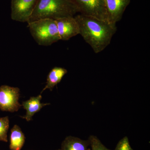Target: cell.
I'll use <instances>...</instances> for the list:
<instances>
[{
  "label": "cell",
  "instance_id": "cell-11",
  "mask_svg": "<svg viewBox=\"0 0 150 150\" xmlns=\"http://www.w3.org/2000/svg\"><path fill=\"white\" fill-rule=\"evenodd\" d=\"M89 142L77 137L69 136L62 142L61 150H88Z\"/></svg>",
  "mask_w": 150,
  "mask_h": 150
},
{
  "label": "cell",
  "instance_id": "cell-14",
  "mask_svg": "<svg viewBox=\"0 0 150 150\" xmlns=\"http://www.w3.org/2000/svg\"><path fill=\"white\" fill-rule=\"evenodd\" d=\"M91 150H110L106 148L96 136L91 135L88 139Z\"/></svg>",
  "mask_w": 150,
  "mask_h": 150
},
{
  "label": "cell",
  "instance_id": "cell-16",
  "mask_svg": "<svg viewBox=\"0 0 150 150\" xmlns=\"http://www.w3.org/2000/svg\"><path fill=\"white\" fill-rule=\"evenodd\" d=\"M56 150H60V149H59Z\"/></svg>",
  "mask_w": 150,
  "mask_h": 150
},
{
  "label": "cell",
  "instance_id": "cell-8",
  "mask_svg": "<svg viewBox=\"0 0 150 150\" xmlns=\"http://www.w3.org/2000/svg\"><path fill=\"white\" fill-rule=\"evenodd\" d=\"M108 20L110 24L116 25L120 21L131 0H105Z\"/></svg>",
  "mask_w": 150,
  "mask_h": 150
},
{
  "label": "cell",
  "instance_id": "cell-1",
  "mask_svg": "<svg viewBox=\"0 0 150 150\" xmlns=\"http://www.w3.org/2000/svg\"><path fill=\"white\" fill-rule=\"evenodd\" d=\"M74 17L79 24V34L96 54L100 53L109 45L116 32V25L81 14Z\"/></svg>",
  "mask_w": 150,
  "mask_h": 150
},
{
  "label": "cell",
  "instance_id": "cell-15",
  "mask_svg": "<svg viewBox=\"0 0 150 150\" xmlns=\"http://www.w3.org/2000/svg\"><path fill=\"white\" fill-rule=\"evenodd\" d=\"M114 150H134L131 148L129 138L125 137L118 142Z\"/></svg>",
  "mask_w": 150,
  "mask_h": 150
},
{
  "label": "cell",
  "instance_id": "cell-4",
  "mask_svg": "<svg viewBox=\"0 0 150 150\" xmlns=\"http://www.w3.org/2000/svg\"><path fill=\"white\" fill-rule=\"evenodd\" d=\"M72 1L81 14L108 21L105 0Z\"/></svg>",
  "mask_w": 150,
  "mask_h": 150
},
{
  "label": "cell",
  "instance_id": "cell-3",
  "mask_svg": "<svg viewBox=\"0 0 150 150\" xmlns=\"http://www.w3.org/2000/svg\"><path fill=\"white\" fill-rule=\"evenodd\" d=\"M28 27L33 37L40 46H50L61 40L55 20L40 19L28 23Z\"/></svg>",
  "mask_w": 150,
  "mask_h": 150
},
{
  "label": "cell",
  "instance_id": "cell-12",
  "mask_svg": "<svg viewBox=\"0 0 150 150\" xmlns=\"http://www.w3.org/2000/svg\"><path fill=\"white\" fill-rule=\"evenodd\" d=\"M25 137L21 129L15 125L11 130L9 148L11 150H21L25 142Z\"/></svg>",
  "mask_w": 150,
  "mask_h": 150
},
{
  "label": "cell",
  "instance_id": "cell-5",
  "mask_svg": "<svg viewBox=\"0 0 150 150\" xmlns=\"http://www.w3.org/2000/svg\"><path fill=\"white\" fill-rule=\"evenodd\" d=\"M20 89L3 85L0 87V109L12 112L18 111L22 105L19 102Z\"/></svg>",
  "mask_w": 150,
  "mask_h": 150
},
{
  "label": "cell",
  "instance_id": "cell-7",
  "mask_svg": "<svg viewBox=\"0 0 150 150\" xmlns=\"http://www.w3.org/2000/svg\"><path fill=\"white\" fill-rule=\"evenodd\" d=\"M61 40H69L79 34V28L74 16L67 17L56 20Z\"/></svg>",
  "mask_w": 150,
  "mask_h": 150
},
{
  "label": "cell",
  "instance_id": "cell-13",
  "mask_svg": "<svg viewBox=\"0 0 150 150\" xmlns=\"http://www.w3.org/2000/svg\"><path fill=\"white\" fill-rule=\"evenodd\" d=\"M9 128L8 116L0 117V141L8 142L7 133Z\"/></svg>",
  "mask_w": 150,
  "mask_h": 150
},
{
  "label": "cell",
  "instance_id": "cell-10",
  "mask_svg": "<svg viewBox=\"0 0 150 150\" xmlns=\"http://www.w3.org/2000/svg\"><path fill=\"white\" fill-rule=\"evenodd\" d=\"M68 71L62 67H55L51 70L47 76L46 85L40 93V94L47 89L52 91L53 88L59 83Z\"/></svg>",
  "mask_w": 150,
  "mask_h": 150
},
{
  "label": "cell",
  "instance_id": "cell-6",
  "mask_svg": "<svg viewBox=\"0 0 150 150\" xmlns=\"http://www.w3.org/2000/svg\"><path fill=\"white\" fill-rule=\"evenodd\" d=\"M38 0H11V17L15 21H28Z\"/></svg>",
  "mask_w": 150,
  "mask_h": 150
},
{
  "label": "cell",
  "instance_id": "cell-9",
  "mask_svg": "<svg viewBox=\"0 0 150 150\" xmlns=\"http://www.w3.org/2000/svg\"><path fill=\"white\" fill-rule=\"evenodd\" d=\"M42 98L40 94L36 97H31L28 100L23 102L22 107L26 110V112L25 115L21 117L27 121H31L32 117L36 112H39L44 106L50 104V103H41L40 100Z\"/></svg>",
  "mask_w": 150,
  "mask_h": 150
},
{
  "label": "cell",
  "instance_id": "cell-2",
  "mask_svg": "<svg viewBox=\"0 0 150 150\" xmlns=\"http://www.w3.org/2000/svg\"><path fill=\"white\" fill-rule=\"evenodd\" d=\"M79 13L72 0H38L28 23L40 19L56 20L74 17Z\"/></svg>",
  "mask_w": 150,
  "mask_h": 150
}]
</instances>
